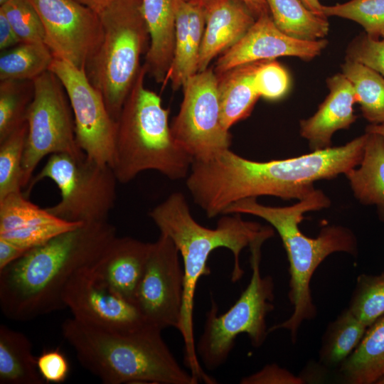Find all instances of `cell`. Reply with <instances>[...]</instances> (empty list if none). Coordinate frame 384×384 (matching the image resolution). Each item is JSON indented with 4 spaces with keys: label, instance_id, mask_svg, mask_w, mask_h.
I'll return each mask as SVG.
<instances>
[{
    "label": "cell",
    "instance_id": "1",
    "mask_svg": "<svg viewBox=\"0 0 384 384\" xmlns=\"http://www.w3.org/2000/svg\"><path fill=\"white\" fill-rule=\"evenodd\" d=\"M367 137L365 133L343 146L268 161L250 160L227 149L208 159L193 160L186 185L210 218L223 215L245 198L272 196L299 201L316 190V181L346 174L358 166Z\"/></svg>",
    "mask_w": 384,
    "mask_h": 384
},
{
    "label": "cell",
    "instance_id": "2",
    "mask_svg": "<svg viewBox=\"0 0 384 384\" xmlns=\"http://www.w3.org/2000/svg\"><path fill=\"white\" fill-rule=\"evenodd\" d=\"M117 236L108 221L82 223L28 250L0 270V307L13 321H26L65 309L70 279L92 267Z\"/></svg>",
    "mask_w": 384,
    "mask_h": 384
},
{
    "label": "cell",
    "instance_id": "3",
    "mask_svg": "<svg viewBox=\"0 0 384 384\" xmlns=\"http://www.w3.org/2000/svg\"><path fill=\"white\" fill-rule=\"evenodd\" d=\"M149 217L161 234L168 236L176 246L184 272V292L181 317L178 330L184 343V361L196 378L205 376L196 350L193 331L194 297L201 277L210 274L208 260L215 250L223 247L233 255V282L244 274L240 256L244 248L272 228L242 219L241 214H224L215 228L199 224L191 213L188 201L181 192L170 194L154 207Z\"/></svg>",
    "mask_w": 384,
    "mask_h": 384
},
{
    "label": "cell",
    "instance_id": "4",
    "mask_svg": "<svg viewBox=\"0 0 384 384\" xmlns=\"http://www.w3.org/2000/svg\"><path fill=\"white\" fill-rule=\"evenodd\" d=\"M329 206V198L323 191L316 189L308 197L289 206H267L259 203L256 198H249L233 203L223 213L259 217L269 223L278 233L289 261L288 297L294 309L288 319L270 327L268 331L270 334L280 329L287 330L293 342L297 340L302 323L313 319L316 314L310 289V282L316 268L334 252L356 255L357 252L356 238L345 227H324L316 238L308 237L300 230L299 225L305 213Z\"/></svg>",
    "mask_w": 384,
    "mask_h": 384
},
{
    "label": "cell",
    "instance_id": "5",
    "mask_svg": "<svg viewBox=\"0 0 384 384\" xmlns=\"http://www.w3.org/2000/svg\"><path fill=\"white\" fill-rule=\"evenodd\" d=\"M146 324L128 331H107L73 318L62 324V334L80 364L105 384H196L161 336Z\"/></svg>",
    "mask_w": 384,
    "mask_h": 384
},
{
    "label": "cell",
    "instance_id": "6",
    "mask_svg": "<svg viewBox=\"0 0 384 384\" xmlns=\"http://www.w3.org/2000/svg\"><path fill=\"white\" fill-rule=\"evenodd\" d=\"M142 65L117 119L112 169L121 183L148 170L171 180L186 178L193 157L174 138L169 123V110L160 97L144 86Z\"/></svg>",
    "mask_w": 384,
    "mask_h": 384
},
{
    "label": "cell",
    "instance_id": "7",
    "mask_svg": "<svg viewBox=\"0 0 384 384\" xmlns=\"http://www.w3.org/2000/svg\"><path fill=\"white\" fill-rule=\"evenodd\" d=\"M99 15L102 38L84 70L117 121L142 67L140 58L149 48V33L142 0H116Z\"/></svg>",
    "mask_w": 384,
    "mask_h": 384
},
{
    "label": "cell",
    "instance_id": "8",
    "mask_svg": "<svg viewBox=\"0 0 384 384\" xmlns=\"http://www.w3.org/2000/svg\"><path fill=\"white\" fill-rule=\"evenodd\" d=\"M273 235L270 230L249 246L251 278L233 305L218 314V305L211 297L203 333L196 343L198 358L208 370H215L227 361L240 334H247L254 348L261 347L266 341L267 316L274 308V283L271 276L261 274V247Z\"/></svg>",
    "mask_w": 384,
    "mask_h": 384
},
{
    "label": "cell",
    "instance_id": "9",
    "mask_svg": "<svg viewBox=\"0 0 384 384\" xmlns=\"http://www.w3.org/2000/svg\"><path fill=\"white\" fill-rule=\"evenodd\" d=\"M44 178L53 181L60 192V201L46 208L51 214L69 222L107 221L117 198L118 182L110 166L99 165L86 156L52 154L32 177L25 196Z\"/></svg>",
    "mask_w": 384,
    "mask_h": 384
},
{
    "label": "cell",
    "instance_id": "10",
    "mask_svg": "<svg viewBox=\"0 0 384 384\" xmlns=\"http://www.w3.org/2000/svg\"><path fill=\"white\" fill-rule=\"evenodd\" d=\"M33 81L34 95L26 114L28 134L22 161V188L28 186L36 168L46 156H85L77 143L72 108L59 78L49 70Z\"/></svg>",
    "mask_w": 384,
    "mask_h": 384
},
{
    "label": "cell",
    "instance_id": "11",
    "mask_svg": "<svg viewBox=\"0 0 384 384\" xmlns=\"http://www.w3.org/2000/svg\"><path fill=\"white\" fill-rule=\"evenodd\" d=\"M183 100L171 123L176 142L193 160H206L231 145L221 124L217 75L211 68L197 73L183 85Z\"/></svg>",
    "mask_w": 384,
    "mask_h": 384
},
{
    "label": "cell",
    "instance_id": "12",
    "mask_svg": "<svg viewBox=\"0 0 384 384\" xmlns=\"http://www.w3.org/2000/svg\"><path fill=\"white\" fill-rule=\"evenodd\" d=\"M62 82L72 108L75 137L86 157L112 167L117 122L109 113L102 94L90 83L84 70L54 58L50 69Z\"/></svg>",
    "mask_w": 384,
    "mask_h": 384
},
{
    "label": "cell",
    "instance_id": "13",
    "mask_svg": "<svg viewBox=\"0 0 384 384\" xmlns=\"http://www.w3.org/2000/svg\"><path fill=\"white\" fill-rule=\"evenodd\" d=\"M173 241L160 234L151 242L133 304L145 323L161 330L178 329L184 292V272Z\"/></svg>",
    "mask_w": 384,
    "mask_h": 384
},
{
    "label": "cell",
    "instance_id": "14",
    "mask_svg": "<svg viewBox=\"0 0 384 384\" xmlns=\"http://www.w3.org/2000/svg\"><path fill=\"white\" fill-rule=\"evenodd\" d=\"M54 58L84 70L102 38L100 15L76 0H29Z\"/></svg>",
    "mask_w": 384,
    "mask_h": 384
},
{
    "label": "cell",
    "instance_id": "15",
    "mask_svg": "<svg viewBox=\"0 0 384 384\" xmlns=\"http://www.w3.org/2000/svg\"><path fill=\"white\" fill-rule=\"evenodd\" d=\"M63 300L76 321L107 331H128L146 325L134 304L122 299L93 275L91 267L68 282Z\"/></svg>",
    "mask_w": 384,
    "mask_h": 384
},
{
    "label": "cell",
    "instance_id": "16",
    "mask_svg": "<svg viewBox=\"0 0 384 384\" xmlns=\"http://www.w3.org/2000/svg\"><path fill=\"white\" fill-rule=\"evenodd\" d=\"M327 44L326 39L310 41L289 36L276 26L270 14H265L257 18L241 39L220 55L213 71L218 75L241 65L283 56L311 60Z\"/></svg>",
    "mask_w": 384,
    "mask_h": 384
},
{
    "label": "cell",
    "instance_id": "17",
    "mask_svg": "<svg viewBox=\"0 0 384 384\" xmlns=\"http://www.w3.org/2000/svg\"><path fill=\"white\" fill-rule=\"evenodd\" d=\"M82 224L56 217L30 202L21 191L0 199V238L28 250Z\"/></svg>",
    "mask_w": 384,
    "mask_h": 384
},
{
    "label": "cell",
    "instance_id": "18",
    "mask_svg": "<svg viewBox=\"0 0 384 384\" xmlns=\"http://www.w3.org/2000/svg\"><path fill=\"white\" fill-rule=\"evenodd\" d=\"M326 84L329 93L316 112L299 123L300 135L308 141L311 151L331 147L333 134L348 129L357 119L356 93L345 75L336 73L328 78Z\"/></svg>",
    "mask_w": 384,
    "mask_h": 384
},
{
    "label": "cell",
    "instance_id": "19",
    "mask_svg": "<svg viewBox=\"0 0 384 384\" xmlns=\"http://www.w3.org/2000/svg\"><path fill=\"white\" fill-rule=\"evenodd\" d=\"M150 246L151 242L116 236L91 267L92 273L114 294L133 304Z\"/></svg>",
    "mask_w": 384,
    "mask_h": 384
},
{
    "label": "cell",
    "instance_id": "20",
    "mask_svg": "<svg viewBox=\"0 0 384 384\" xmlns=\"http://www.w3.org/2000/svg\"><path fill=\"white\" fill-rule=\"evenodd\" d=\"M206 26L198 63V73L233 46L253 25L256 17L242 0H212L205 6Z\"/></svg>",
    "mask_w": 384,
    "mask_h": 384
},
{
    "label": "cell",
    "instance_id": "21",
    "mask_svg": "<svg viewBox=\"0 0 384 384\" xmlns=\"http://www.w3.org/2000/svg\"><path fill=\"white\" fill-rule=\"evenodd\" d=\"M149 33V46L143 65L157 83H165L174 58L176 14L181 0H142Z\"/></svg>",
    "mask_w": 384,
    "mask_h": 384
},
{
    "label": "cell",
    "instance_id": "22",
    "mask_svg": "<svg viewBox=\"0 0 384 384\" xmlns=\"http://www.w3.org/2000/svg\"><path fill=\"white\" fill-rule=\"evenodd\" d=\"M261 61L241 65L216 75L221 124L228 131L250 115L260 97L254 85V75Z\"/></svg>",
    "mask_w": 384,
    "mask_h": 384
},
{
    "label": "cell",
    "instance_id": "23",
    "mask_svg": "<svg viewBox=\"0 0 384 384\" xmlns=\"http://www.w3.org/2000/svg\"><path fill=\"white\" fill-rule=\"evenodd\" d=\"M366 133L359 167L345 175L356 199L364 205H375L384 220V139L376 133Z\"/></svg>",
    "mask_w": 384,
    "mask_h": 384
},
{
    "label": "cell",
    "instance_id": "24",
    "mask_svg": "<svg viewBox=\"0 0 384 384\" xmlns=\"http://www.w3.org/2000/svg\"><path fill=\"white\" fill-rule=\"evenodd\" d=\"M339 366L346 383L377 384L384 378V314L367 328L356 348Z\"/></svg>",
    "mask_w": 384,
    "mask_h": 384
},
{
    "label": "cell",
    "instance_id": "25",
    "mask_svg": "<svg viewBox=\"0 0 384 384\" xmlns=\"http://www.w3.org/2000/svg\"><path fill=\"white\" fill-rule=\"evenodd\" d=\"M32 343L23 333L0 325V383L44 384L32 352Z\"/></svg>",
    "mask_w": 384,
    "mask_h": 384
},
{
    "label": "cell",
    "instance_id": "26",
    "mask_svg": "<svg viewBox=\"0 0 384 384\" xmlns=\"http://www.w3.org/2000/svg\"><path fill=\"white\" fill-rule=\"evenodd\" d=\"M276 26L294 38L324 39L329 31L327 17L310 10L302 0H265Z\"/></svg>",
    "mask_w": 384,
    "mask_h": 384
},
{
    "label": "cell",
    "instance_id": "27",
    "mask_svg": "<svg viewBox=\"0 0 384 384\" xmlns=\"http://www.w3.org/2000/svg\"><path fill=\"white\" fill-rule=\"evenodd\" d=\"M341 73L351 83L363 117L370 124H384V77L371 68L346 58Z\"/></svg>",
    "mask_w": 384,
    "mask_h": 384
},
{
    "label": "cell",
    "instance_id": "28",
    "mask_svg": "<svg viewBox=\"0 0 384 384\" xmlns=\"http://www.w3.org/2000/svg\"><path fill=\"white\" fill-rule=\"evenodd\" d=\"M367 326L348 308L331 322L324 334L319 357L328 366H340L356 348Z\"/></svg>",
    "mask_w": 384,
    "mask_h": 384
},
{
    "label": "cell",
    "instance_id": "29",
    "mask_svg": "<svg viewBox=\"0 0 384 384\" xmlns=\"http://www.w3.org/2000/svg\"><path fill=\"white\" fill-rule=\"evenodd\" d=\"M53 59L52 53L45 43H19L1 53L0 81L33 80L49 70Z\"/></svg>",
    "mask_w": 384,
    "mask_h": 384
},
{
    "label": "cell",
    "instance_id": "30",
    "mask_svg": "<svg viewBox=\"0 0 384 384\" xmlns=\"http://www.w3.org/2000/svg\"><path fill=\"white\" fill-rule=\"evenodd\" d=\"M33 95V80L0 81V142L26 122Z\"/></svg>",
    "mask_w": 384,
    "mask_h": 384
},
{
    "label": "cell",
    "instance_id": "31",
    "mask_svg": "<svg viewBox=\"0 0 384 384\" xmlns=\"http://www.w3.org/2000/svg\"><path fill=\"white\" fill-rule=\"evenodd\" d=\"M27 134L26 122L0 142V199L21 191L22 161Z\"/></svg>",
    "mask_w": 384,
    "mask_h": 384
},
{
    "label": "cell",
    "instance_id": "32",
    "mask_svg": "<svg viewBox=\"0 0 384 384\" xmlns=\"http://www.w3.org/2000/svg\"><path fill=\"white\" fill-rule=\"evenodd\" d=\"M348 309L367 327L384 314V272L357 277Z\"/></svg>",
    "mask_w": 384,
    "mask_h": 384
},
{
    "label": "cell",
    "instance_id": "33",
    "mask_svg": "<svg viewBox=\"0 0 384 384\" xmlns=\"http://www.w3.org/2000/svg\"><path fill=\"white\" fill-rule=\"evenodd\" d=\"M326 17L337 16L356 22L368 36L379 39L384 31V0H350L324 6Z\"/></svg>",
    "mask_w": 384,
    "mask_h": 384
},
{
    "label": "cell",
    "instance_id": "34",
    "mask_svg": "<svg viewBox=\"0 0 384 384\" xmlns=\"http://www.w3.org/2000/svg\"><path fill=\"white\" fill-rule=\"evenodd\" d=\"M189 0H181L176 14V35L173 61L169 80L173 90L183 87L187 80L197 73L188 54Z\"/></svg>",
    "mask_w": 384,
    "mask_h": 384
},
{
    "label": "cell",
    "instance_id": "35",
    "mask_svg": "<svg viewBox=\"0 0 384 384\" xmlns=\"http://www.w3.org/2000/svg\"><path fill=\"white\" fill-rule=\"evenodd\" d=\"M0 9L4 12L21 43H45L42 21L29 0H11L1 6Z\"/></svg>",
    "mask_w": 384,
    "mask_h": 384
},
{
    "label": "cell",
    "instance_id": "36",
    "mask_svg": "<svg viewBox=\"0 0 384 384\" xmlns=\"http://www.w3.org/2000/svg\"><path fill=\"white\" fill-rule=\"evenodd\" d=\"M254 85L260 97L277 100L289 90L290 78L279 62L275 60H262L254 75Z\"/></svg>",
    "mask_w": 384,
    "mask_h": 384
},
{
    "label": "cell",
    "instance_id": "37",
    "mask_svg": "<svg viewBox=\"0 0 384 384\" xmlns=\"http://www.w3.org/2000/svg\"><path fill=\"white\" fill-rule=\"evenodd\" d=\"M346 58L364 64L384 77V41L363 33L348 44Z\"/></svg>",
    "mask_w": 384,
    "mask_h": 384
},
{
    "label": "cell",
    "instance_id": "38",
    "mask_svg": "<svg viewBox=\"0 0 384 384\" xmlns=\"http://www.w3.org/2000/svg\"><path fill=\"white\" fill-rule=\"evenodd\" d=\"M38 370L47 383H61L68 377L69 364L58 348L43 351L37 357Z\"/></svg>",
    "mask_w": 384,
    "mask_h": 384
},
{
    "label": "cell",
    "instance_id": "39",
    "mask_svg": "<svg viewBox=\"0 0 384 384\" xmlns=\"http://www.w3.org/2000/svg\"><path fill=\"white\" fill-rule=\"evenodd\" d=\"M305 380L276 363L265 365L255 373L243 377L241 384H303Z\"/></svg>",
    "mask_w": 384,
    "mask_h": 384
},
{
    "label": "cell",
    "instance_id": "40",
    "mask_svg": "<svg viewBox=\"0 0 384 384\" xmlns=\"http://www.w3.org/2000/svg\"><path fill=\"white\" fill-rule=\"evenodd\" d=\"M28 250L0 238V270L22 257Z\"/></svg>",
    "mask_w": 384,
    "mask_h": 384
},
{
    "label": "cell",
    "instance_id": "41",
    "mask_svg": "<svg viewBox=\"0 0 384 384\" xmlns=\"http://www.w3.org/2000/svg\"><path fill=\"white\" fill-rule=\"evenodd\" d=\"M21 43L4 12L0 9V50H6Z\"/></svg>",
    "mask_w": 384,
    "mask_h": 384
},
{
    "label": "cell",
    "instance_id": "42",
    "mask_svg": "<svg viewBox=\"0 0 384 384\" xmlns=\"http://www.w3.org/2000/svg\"><path fill=\"white\" fill-rule=\"evenodd\" d=\"M254 16L257 18L270 14L269 9L265 0H242Z\"/></svg>",
    "mask_w": 384,
    "mask_h": 384
},
{
    "label": "cell",
    "instance_id": "43",
    "mask_svg": "<svg viewBox=\"0 0 384 384\" xmlns=\"http://www.w3.org/2000/svg\"><path fill=\"white\" fill-rule=\"evenodd\" d=\"M84 6L100 14L104 9L116 0H76Z\"/></svg>",
    "mask_w": 384,
    "mask_h": 384
},
{
    "label": "cell",
    "instance_id": "44",
    "mask_svg": "<svg viewBox=\"0 0 384 384\" xmlns=\"http://www.w3.org/2000/svg\"><path fill=\"white\" fill-rule=\"evenodd\" d=\"M302 1L315 14L321 16H325L323 14L324 5L320 3L319 0H302Z\"/></svg>",
    "mask_w": 384,
    "mask_h": 384
},
{
    "label": "cell",
    "instance_id": "45",
    "mask_svg": "<svg viewBox=\"0 0 384 384\" xmlns=\"http://www.w3.org/2000/svg\"><path fill=\"white\" fill-rule=\"evenodd\" d=\"M366 132L376 133L384 139V124H369L366 127Z\"/></svg>",
    "mask_w": 384,
    "mask_h": 384
},
{
    "label": "cell",
    "instance_id": "46",
    "mask_svg": "<svg viewBox=\"0 0 384 384\" xmlns=\"http://www.w3.org/2000/svg\"><path fill=\"white\" fill-rule=\"evenodd\" d=\"M195 1H197L203 4L204 6H206L207 4H208L212 0H195Z\"/></svg>",
    "mask_w": 384,
    "mask_h": 384
},
{
    "label": "cell",
    "instance_id": "47",
    "mask_svg": "<svg viewBox=\"0 0 384 384\" xmlns=\"http://www.w3.org/2000/svg\"><path fill=\"white\" fill-rule=\"evenodd\" d=\"M11 0H0V6L6 4L7 2L10 1Z\"/></svg>",
    "mask_w": 384,
    "mask_h": 384
},
{
    "label": "cell",
    "instance_id": "48",
    "mask_svg": "<svg viewBox=\"0 0 384 384\" xmlns=\"http://www.w3.org/2000/svg\"><path fill=\"white\" fill-rule=\"evenodd\" d=\"M377 384H384V378H383L381 380H380Z\"/></svg>",
    "mask_w": 384,
    "mask_h": 384
},
{
    "label": "cell",
    "instance_id": "49",
    "mask_svg": "<svg viewBox=\"0 0 384 384\" xmlns=\"http://www.w3.org/2000/svg\"><path fill=\"white\" fill-rule=\"evenodd\" d=\"M380 37L382 38V40L384 41V31H383Z\"/></svg>",
    "mask_w": 384,
    "mask_h": 384
}]
</instances>
